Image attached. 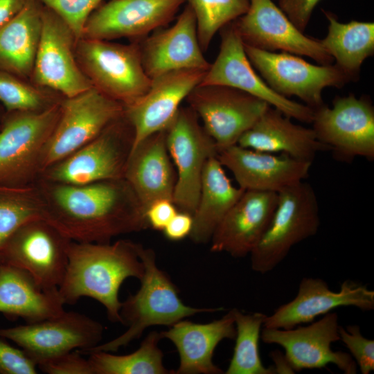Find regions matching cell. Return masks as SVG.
I'll list each match as a JSON object with an SVG mask.
<instances>
[{"mask_svg": "<svg viewBox=\"0 0 374 374\" xmlns=\"http://www.w3.org/2000/svg\"><path fill=\"white\" fill-rule=\"evenodd\" d=\"M44 218L71 241L107 243L149 227L145 212L123 178L85 184L39 179Z\"/></svg>", "mask_w": 374, "mask_h": 374, "instance_id": "6da1fadb", "label": "cell"}, {"mask_svg": "<svg viewBox=\"0 0 374 374\" xmlns=\"http://www.w3.org/2000/svg\"><path fill=\"white\" fill-rule=\"evenodd\" d=\"M141 245L128 240L113 243L71 241L66 272L58 287L64 303L91 298L105 308L111 322L123 323L119 290L127 278L140 280L143 274Z\"/></svg>", "mask_w": 374, "mask_h": 374, "instance_id": "7a4b0ae2", "label": "cell"}, {"mask_svg": "<svg viewBox=\"0 0 374 374\" xmlns=\"http://www.w3.org/2000/svg\"><path fill=\"white\" fill-rule=\"evenodd\" d=\"M144 271L141 285L134 294L122 302L121 316L127 330L118 337L99 344L91 351L116 352L120 348L139 339L153 326H171L177 321L198 313L214 312L223 308H197L186 305L179 296L177 287L166 272L160 269L153 249L142 244L139 249Z\"/></svg>", "mask_w": 374, "mask_h": 374, "instance_id": "3957f363", "label": "cell"}, {"mask_svg": "<svg viewBox=\"0 0 374 374\" xmlns=\"http://www.w3.org/2000/svg\"><path fill=\"white\" fill-rule=\"evenodd\" d=\"M60 104L39 112L6 111L0 130L1 187H24L39 180Z\"/></svg>", "mask_w": 374, "mask_h": 374, "instance_id": "277c9868", "label": "cell"}, {"mask_svg": "<svg viewBox=\"0 0 374 374\" xmlns=\"http://www.w3.org/2000/svg\"><path fill=\"white\" fill-rule=\"evenodd\" d=\"M75 56L92 87L123 105L139 99L150 87L136 41L123 44L81 37L76 42Z\"/></svg>", "mask_w": 374, "mask_h": 374, "instance_id": "5b68a950", "label": "cell"}, {"mask_svg": "<svg viewBox=\"0 0 374 374\" xmlns=\"http://www.w3.org/2000/svg\"><path fill=\"white\" fill-rule=\"evenodd\" d=\"M319 226V202L310 184L303 181L280 190L270 223L249 254L251 269L262 274L273 270Z\"/></svg>", "mask_w": 374, "mask_h": 374, "instance_id": "8992f818", "label": "cell"}, {"mask_svg": "<svg viewBox=\"0 0 374 374\" xmlns=\"http://www.w3.org/2000/svg\"><path fill=\"white\" fill-rule=\"evenodd\" d=\"M133 144V129L124 115L91 141L45 168L39 179L85 184L123 179Z\"/></svg>", "mask_w": 374, "mask_h": 374, "instance_id": "52a82bcc", "label": "cell"}, {"mask_svg": "<svg viewBox=\"0 0 374 374\" xmlns=\"http://www.w3.org/2000/svg\"><path fill=\"white\" fill-rule=\"evenodd\" d=\"M244 46L253 68L274 91L287 98L296 96L313 110L324 104L325 88L355 82L335 64L315 65L294 54Z\"/></svg>", "mask_w": 374, "mask_h": 374, "instance_id": "ba28073f", "label": "cell"}, {"mask_svg": "<svg viewBox=\"0 0 374 374\" xmlns=\"http://www.w3.org/2000/svg\"><path fill=\"white\" fill-rule=\"evenodd\" d=\"M312 130L335 158L350 162L356 157L374 159V107L366 96H337L313 110Z\"/></svg>", "mask_w": 374, "mask_h": 374, "instance_id": "9c48e42d", "label": "cell"}, {"mask_svg": "<svg viewBox=\"0 0 374 374\" xmlns=\"http://www.w3.org/2000/svg\"><path fill=\"white\" fill-rule=\"evenodd\" d=\"M165 131L168 151L177 174L172 202L178 211L193 215L205 165L210 158L217 156L218 150L190 107H181Z\"/></svg>", "mask_w": 374, "mask_h": 374, "instance_id": "30bf717a", "label": "cell"}, {"mask_svg": "<svg viewBox=\"0 0 374 374\" xmlns=\"http://www.w3.org/2000/svg\"><path fill=\"white\" fill-rule=\"evenodd\" d=\"M123 116L122 103L93 87L75 96L63 98L58 120L44 152L42 172L91 141Z\"/></svg>", "mask_w": 374, "mask_h": 374, "instance_id": "8fae6325", "label": "cell"}, {"mask_svg": "<svg viewBox=\"0 0 374 374\" xmlns=\"http://www.w3.org/2000/svg\"><path fill=\"white\" fill-rule=\"evenodd\" d=\"M71 240L44 217L21 226L0 249V264L28 271L46 290L58 289Z\"/></svg>", "mask_w": 374, "mask_h": 374, "instance_id": "7c38bea8", "label": "cell"}, {"mask_svg": "<svg viewBox=\"0 0 374 374\" xmlns=\"http://www.w3.org/2000/svg\"><path fill=\"white\" fill-rule=\"evenodd\" d=\"M104 331L98 321L64 310L39 322L0 328V337L15 343L37 365L77 349L82 353L93 348Z\"/></svg>", "mask_w": 374, "mask_h": 374, "instance_id": "4fadbf2b", "label": "cell"}, {"mask_svg": "<svg viewBox=\"0 0 374 374\" xmlns=\"http://www.w3.org/2000/svg\"><path fill=\"white\" fill-rule=\"evenodd\" d=\"M186 100L213 139L218 152L237 144L270 106L249 93L222 85L199 84Z\"/></svg>", "mask_w": 374, "mask_h": 374, "instance_id": "5bb4252c", "label": "cell"}, {"mask_svg": "<svg viewBox=\"0 0 374 374\" xmlns=\"http://www.w3.org/2000/svg\"><path fill=\"white\" fill-rule=\"evenodd\" d=\"M220 34L219 53L199 84L239 89L265 101L292 119L312 123V109L278 94L256 72L233 21L224 26Z\"/></svg>", "mask_w": 374, "mask_h": 374, "instance_id": "9a60e30c", "label": "cell"}, {"mask_svg": "<svg viewBox=\"0 0 374 374\" xmlns=\"http://www.w3.org/2000/svg\"><path fill=\"white\" fill-rule=\"evenodd\" d=\"M77 40L64 20L42 5V31L30 80L64 98L92 88L76 59Z\"/></svg>", "mask_w": 374, "mask_h": 374, "instance_id": "2e32d148", "label": "cell"}, {"mask_svg": "<svg viewBox=\"0 0 374 374\" xmlns=\"http://www.w3.org/2000/svg\"><path fill=\"white\" fill-rule=\"evenodd\" d=\"M339 326L337 313L330 312L307 326L290 329L263 327L260 338L265 344L281 346L294 372L322 368L332 364L346 374H355L357 366L352 356L331 348L332 343L339 341Z\"/></svg>", "mask_w": 374, "mask_h": 374, "instance_id": "e0dca14e", "label": "cell"}, {"mask_svg": "<svg viewBox=\"0 0 374 374\" xmlns=\"http://www.w3.org/2000/svg\"><path fill=\"white\" fill-rule=\"evenodd\" d=\"M233 22L245 45L306 56L322 65L334 60L321 40L299 30L272 0H249L247 11Z\"/></svg>", "mask_w": 374, "mask_h": 374, "instance_id": "ac0fdd59", "label": "cell"}, {"mask_svg": "<svg viewBox=\"0 0 374 374\" xmlns=\"http://www.w3.org/2000/svg\"><path fill=\"white\" fill-rule=\"evenodd\" d=\"M185 0H110L89 17L82 37L140 40L168 24Z\"/></svg>", "mask_w": 374, "mask_h": 374, "instance_id": "d6986e66", "label": "cell"}, {"mask_svg": "<svg viewBox=\"0 0 374 374\" xmlns=\"http://www.w3.org/2000/svg\"><path fill=\"white\" fill-rule=\"evenodd\" d=\"M352 306L362 311L374 309V291L352 280L344 281L338 292L330 289L321 278L304 277L296 296L290 302L267 315L265 328L290 329L311 323L339 307Z\"/></svg>", "mask_w": 374, "mask_h": 374, "instance_id": "ffe728a7", "label": "cell"}, {"mask_svg": "<svg viewBox=\"0 0 374 374\" xmlns=\"http://www.w3.org/2000/svg\"><path fill=\"white\" fill-rule=\"evenodd\" d=\"M205 72L183 69L162 74L151 79L150 87L144 95L124 105L125 117L134 132L133 147L168 127L182 101L200 84Z\"/></svg>", "mask_w": 374, "mask_h": 374, "instance_id": "44dd1931", "label": "cell"}, {"mask_svg": "<svg viewBox=\"0 0 374 374\" xmlns=\"http://www.w3.org/2000/svg\"><path fill=\"white\" fill-rule=\"evenodd\" d=\"M136 42L143 69L150 79L178 70L206 71L210 66L199 45L195 16L188 5L172 26L159 28Z\"/></svg>", "mask_w": 374, "mask_h": 374, "instance_id": "7402d4cb", "label": "cell"}, {"mask_svg": "<svg viewBox=\"0 0 374 374\" xmlns=\"http://www.w3.org/2000/svg\"><path fill=\"white\" fill-rule=\"evenodd\" d=\"M233 174L244 190L278 193L304 181L309 175L311 161L289 155L260 152L238 144L220 151L217 156Z\"/></svg>", "mask_w": 374, "mask_h": 374, "instance_id": "603a6c76", "label": "cell"}, {"mask_svg": "<svg viewBox=\"0 0 374 374\" xmlns=\"http://www.w3.org/2000/svg\"><path fill=\"white\" fill-rule=\"evenodd\" d=\"M277 201V193L244 190L215 229L211 251L234 258L250 254L265 233Z\"/></svg>", "mask_w": 374, "mask_h": 374, "instance_id": "cb8c5ba5", "label": "cell"}, {"mask_svg": "<svg viewBox=\"0 0 374 374\" xmlns=\"http://www.w3.org/2000/svg\"><path fill=\"white\" fill-rule=\"evenodd\" d=\"M159 332L161 339L170 340L178 351L179 364L175 374H222L213 356L220 341L235 339L234 308L210 323L182 319Z\"/></svg>", "mask_w": 374, "mask_h": 374, "instance_id": "d4e9b609", "label": "cell"}, {"mask_svg": "<svg viewBox=\"0 0 374 374\" xmlns=\"http://www.w3.org/2000/svg\"><path fill=\"white\" fill-rule=\"evenodd\" d=\"M124 179L145 212L157 200H172L177 174L168 151L165 130L151 134L133 147Z\"/></svg>", "mask_w": 374, "mask_h": 374, "instance_id": "484cf974", "label": "cell"}, {"mask_svg": "<svg viewBox=\"0 0 374 374\" xmlns=\"http://www.w3.org/2000/svg\"><path fill=\"white\" fill-rule=\"evenodd\" d=\"M237 144L311 162L318 152L328 151L317 140L312 128L295 124L291 118L271 106L240 136Z\"/></svg>", "mask_w": 374, "mask_h": 374, "instance_id": "4316f807", "label": "cell"}, {"mask_svg": "<svg viewBox=\"0 0 374 374\" xmlns=\"http://www.w3.org/2000/svg\"><path fill=\"white\" fill-rule=\"evenodd\" d=\"M58 289L42 288L26 271L0 264V313L26 323L39 322L64 311Z\"/></svg>", "mask_w": 374, "mask_h": 374, "instance_id": "83f0119b", "label": "cell"}, {"mask_svg": "<svg viewBox=\"0 0 374 374\" xmlns=\"http://www.w3.org/2000/svg\"><path fill=\"white\" fill-rule=\"evenodd\" d=\"M42 4L26 0L0 28V70L30 79L42 31Z\"/></svg>", "mask_w": 374, "mask_h": 374, "instance_id": "f1b7e54d", "label": "cell"}, {"mask_svg": "<svg viewBox=\"0 0 374 374\" xmlns=\"http://www.w3.org/2000/svg\"><path fill=\"white\" fill-rule=\"evenodd\" d=\"M244 190L233 186L217 157L204 167L199 195L189 235L196 244H206L222 218Z\"/></svg>", "mask_w": 374, "mask_h": 374, "instance_id": "f546056e", "label": "cell"}, {"mask_svg": "<svg viewBox=\"0 0 374 374\" xmlns=\"http://www.w3.org/2000/svg\"><path fill=\"white\" fill-rule=\"evenodd\" d=\"M323 12L328 26L321 42L335 64L357 81L363 62L374 54V23L355 20L341 23L332 12Z\"/></svg>", "mask_w": 374, "mask_h": 374, "instance_id": "4dcf8cb0", "label": "cell"}, {"mask_svg": "<svg viewBox=\"0 0 374 374\" xmlns=\"http://www.w3.org/2000/svg\"><path fill=\"white\" fill-rule=\"evenodd\" d=\"M160 332H150L139 348L127 355L98 350L88 353L93 374H175L163 364V353L158 344ZM86 355V354H85Z\"/></svg>", "mask_w": 374, "mask_h": 374, "instance_id": "1f68e13d", "label": "cell"}, {"mask_svg": "<svg viewBox=\"0 0 374 374\" xmlns=\"http://www.w3.org/2000/svg\"><path fill=\"white\" fill-rule=\"evenodd\" d=\"M267 315L244 314L234 308L235 344L226 374H274V366L265 367L260 359L258 343Z\"/></svg>", "mask_w": 374, "mask_h": 374, "instance_id": "d6a6232c", "label": "cell"}, {"mask_svg": "<svg viewBox=\"0 0 374 374\" xmlns=\"http://www.w3.org/2000/svg\"><path fill=\"white\" fill-rule=\"evenodd\" d=\"M39 217H44V202L35 184L0 186V249L21 226Z\"/></svg>", "mask_w": 374, "mask_h": 374, "instance_id": "836d02e7", "label": "cell"}, {"mask_svg": "<svg viewBox=\"0 0 374 374\" xmlns=\"http://www.w3.org/2000/svg\"><path fill=\"white\" fill-rule=\"evenodd\" d=\"M63 98L30 79L0 70V103L6 111L39 112L58 104Z\"/></svg>", "mask_w": 374, "mask_h": 374, "instance_id": "e575fe53", "label": "cell"}, {"mask_svg": "<svg viewBox=\"0 0 374 374\" xmlns=\"http://www.w3.org/2000/svg\"><path fill=\"white\" fill-rule=\"evenodd\" d=\"M193 10L202 51L208 49L213 37L224 26L243 15L249 0H185Z\"/></svg>", "mask_w": 374, "mask_h": 374, "instance_id": "d590c367", "label": "cell"}, {"mask_svg": "<svg viewBox=\"0 0 374 374\" xmlns=\"http://www.w3.org/2000/svg\"><path fill=\"white\" fill-rule=\"evenodd\" d=\"M57 14L71 28L77 39L82 36L90 15L103 0H38Z\"/></svg>", "mask_w": 374, "mask_h": 374, "instance_id": "8d00e7d4", "label": "cell"}, {"mask_svg": "<svg viewBox=\"0 0 374 374\" xmlns=\"http://www.w3.org/2000/svg\"><path fill=\"white\" fill-rule=\"evenodd\" d=\"M339 341H341L350 351L362 374H368L374 371V341L365 337L357 325L339 326Z\"/></svg>", "mask_w": 374, "mask_h": 374, "instance_id": "74e56055", "label": "cell"}, {"mask_svg": "<svg viewBox=\"0 0 374 374\" xmlns=\"http://www.w3.org/2000/svg\"><path fill=\"white\" fill-rule=\"evenodd\" d=\"M47 374H93L89 359L80 351L73 350L37 365Z\"/></svg>", "mask_w": 374, "mask_h": 374, "instance_id": "f35d334b", "label": "cell"}, {"mask_svg": "<svg viewBox=\"0 0 374 374\" xmlns=\"http://www.w3.org/2000/svg\"><path fill=\"white\" fill-rule=\"evenodd\" d=\"M37 367L21 349L0 337V374H36Z\"/></svg>", "mask_w": 374, "mask_h": 374, "instance_id": "ab89813d", "label": "cell"}, {"mask_svg": "<svg viewBox=\"0 0 374 374\" xmlns=\"http://www.w3.org/2000/svg\"><path fill=\"white\" fill-rule=\"evenodd\" d=\"M321 0H278V7L294 25L304 33L312 12Z\"/></svg>", "mask_w": 374, "mask_h": 374, "instance_id": "60d3db41", "label": "cell"}, {"mask_svg": "<svg viewBox=\"0 0 374 374\" xmlns=\"http://www.w3.org/2000/svg\"><path fill=\"white\" fill-rule=\"evenodd\" d=\"M178 211L172 200L162 199L154 202L145 211L149 227L163 231Z\"/></svg>", "mask_w": 374, "mask_h": 374, "instance_id": "b9f144b4", "label": "cell"}, {"mask_svg": "<svg viewBox=\"0 0 374 374\" xmlns=\"http://www.w3.org/2000/svg\"><path fill=\"white\" fill-rule=\"evenodd\" d=\"M193 224L192 215L179 211L162 231L168 240L178 241L189 236Z\"/></svg>", "mask_w": 374, "mask_h": 374, "instance_id": "7bdbcfd3", "label": "cell"}, {"mask_svg": "<svg viewBox=\"0 0 374 374\" xmlns=\"http://www.w3.org/2000/svg\"><path fill=\"white\" fill-rule=\"evenodd\" d=\"M26 0H0V28L23 8Z\"/></svg>", "mask_w": 374, "mask_h": 374, "instance_id": "ee69618b", "label": "cell"}, {"mask_svg": "<svg viewBox=\"0 0 374 374\" xmlns=\"http://www.w3.org/2000/svg\"><path fill=\"white\" fill-rule=\"evenodd\" d=\"M271 357L274 359L275 366H273L276 373H295L286 359L285 355L280 352L275 351L271 353Z\"/></svg>", "mask_w": 374, "mask_h": 374, "instance_id": "f6af8a7d", "label": "cell"}, {"mask_svg": "<svg viewBox=\"0 0 374 374\" xmlns=\"http://www.w3.org/2000/svg\"><path fill=\"white\" fill-rule=\"evenodd\" d=\"M6 110L4 108V107L2 105V104L0 103V130L2 127L3 119L5 117Z\"/></svg>", "mask_w": 374, "mask_h": 374, "instance_id": "bcb514c9", "label": "cell"}]
</instances>
